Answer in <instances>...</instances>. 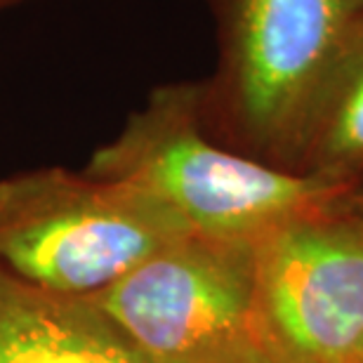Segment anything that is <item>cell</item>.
I'll return each mask as SVG.
<instances>
[{
    "instance_id": "obj_4",
    "label": "cell",
    "mask_w": 363,
    "mask_h": 363,
    "mask_svg": "<svg viewBox=\"0 0 363 363\" xmlns=\"http://www.w3.org/2000/svg\"><path fill=\"white\" fill-rule=\"evenodd\" d=\"M85 302L147 363H281L255 302V241L186 234Z\"/></svg>"
},
{
    "instance_id": "obj_5",
    "label": "cell",
    "mask_w": 363,
    "mask_h": 363,
    "mask_svg": "<svg viewBox=\"0 0 363 363\" xmlns=\"http://www.w3.org/2000/svg\"><path fill=\"white\" fill-rule=\"evenodd\" d=\"M255 302L281 363H363V220L340 203L257 238Z\"/></svg>"
},
{
    "instance_id": "obj_1",
    "label": "cell",
    "mask_w": 363,
    "mask_h": 363,
    "mask_svg": "<svg viewBox=\"0 0 363 363\" xmlns=\"http://www.w3.org/2000/svg\"><path fill=\"white\" fill-rule=\"evenodd\" d=\"M217 64L199 81L206 133L295 172L325 85L363 31V0H208Z\"/></svg>"
},
{
    "instance_id": "obj_7",
    "label": "cell",
    "mask_w": 363,
    "mask_h": 363,
    "mask_svg": "<svg viewBox=\"0 0 363 363\" xmlns=\"http://www.w3.org/2000/svg\"><path fill=\"white\" fill-rule=\"evenodd\" d=\"M295 172L347 191L363 179V31L318 99Z\"/></svg>"
},
{
    "instance_id": "obj_6",
    "label": "cell",
    "mask_w": 363,
    "mask_h": 363,
    "mask_svg": "<svg viewBox=\"0 0 363 363\" xmlns=\"http://www.w3.org/2000/svg\"><path fill=\"white\" fill-rule=\"evenodd\" d=\"M0 363H147L85 300L0 267Z\"/></svg>"
},
{
    "instance_id": "obj_8",
    "label": "cell",
    "mask_w": 363,
    "mask_h": 363,
    "mask_svg": "<svg viewBox=\"0 0 363 363\" xmlns=\"http://www.w3.org/2000/svg\"><path fill=\"white\" fill-rule=\"evenodd\" d=\"M342 208L347 210V213L357 215L359 220H363V179L357 186H352L350 191H347L345 201H342Z\"/></svg>"
},
{
    "instance_id": "obj_2",
    "label": "cell",
    "mask_w": 363,
    "mask_h": 363,
    "mask_svg": "<svg viewBox=\"0 0 363 363\" xmlns=\"http://www.w3.org/2000/svg\"><path fill=\"white\" fill-rule=\"evenodd\" d=\"M83 170L149 194L191 234L227 241H257L290 220L337 208L347 196V189L272 168L215 142L201 123L199 81L151 90Z\"/></svg>"
},
{
    "instance_id": "obj_9",
    "label": "cell",
    "mask_w": 363,
    "mask_h": 363,
    "mask_svg": "<svg viewBox=\"0 0 363 363\" xmlns=\"http://www.w3.org/2000/svg\"><path fill=\"white\" fill-rule=\"evenodd\" d=\"M21 3H26V0H0V12H3V10H10V7L21 5Z\"/></svg>"
},
{
    "instance_id": "obj_3",
    "label": "cell",
    "mask_w": 363,
    "mask_h": 363,
    "mask_svg": "<svg viewBox=\"0 0 363 363\" xmlns=\"http://www.w3.org/2000/svg\"><path fill=\"white\" fill-rule=\"evenodd\" d=\"M191 234L149 194L62 165L0 179V267L67 297H92Z\"/></svg>"
}]
</instances>
